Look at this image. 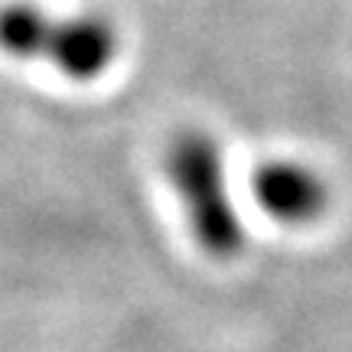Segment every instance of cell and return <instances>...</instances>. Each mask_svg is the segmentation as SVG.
<instances>
[{
	"instance_id": "cell-1",
	"label": "cell",
	"mask_w": 352,
	"mask_h": 352,
	"mask_svg": "<svg viewBox=\"0 0 352 352\" xmlns=\"http://www.w3.org/2000/svg\"><path fill=\"white\" fill-rule=\"evenodd\" d=\"M0 50L20 63H52L72 82H95L114 65L121 36L104 16H52L36 3L0 7Z\"/></svg>"
},
{
	"instance_id": "cell-2",
	"label": "cell",
	"mask_w": 352,
	"mask_h": 352,
	"mask_svg": "<svg viewBox=\"0 0 352 352\" xmlns=\"http://www.w3.org/2000/svg\"><path fill=\"white\" fill-rule=\"evenodd\" d=\"M166 176L202 252L219 261L239 258L245 252V228L228 189L219 144L206 131H179L166 147Z\"/></svg>"
},
{
	"instance_id": "cell-3",
	"label": "cell",
	"mask_w": 352,
	"mask_h": 352,
	"mask_svg": "<svg viewBox=\"0 0 352 352\" xmlns=\"http://www.w3.org/2000/svg\"><path fill=\"white\" fill-rule=\"evenodd\" d=\"M254 199L280 226H310L329 206L323 176L294 160H267L254 173Z\"/></svg>"
}]
</instances>
